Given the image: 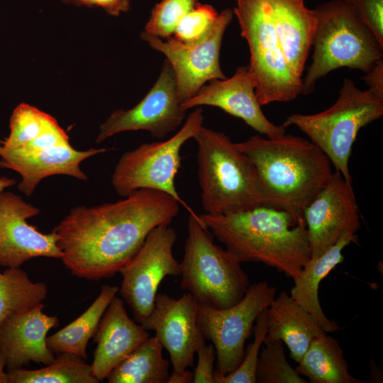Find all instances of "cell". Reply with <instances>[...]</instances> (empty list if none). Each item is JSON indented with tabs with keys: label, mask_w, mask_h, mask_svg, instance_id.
<instances>
[{
	"label": "cell",
	"mask_w": 383,
	"mask_h": 383,
	"mask_svg": "<svg viewBox=\"0 0 383 383\" xmlns=\"http://www.w3.org/2000/svg\"><path fill=\"white\" fill-rule=\"evenodd\" d=\"M179 203L156 190L138 189L123 199L70 210L53 231L61 260L75 277H113L138 253L155 228L170 225Z\"/></svg>",
	"instance_id": "cell-1"
},
{
	"label": "cell",
	"mask_w": 383,
	"mask_h": 383,
	"mask_svg": "<svg viewBox=\"0 0 383 383\" xmlns=\"http://www.w3.org/2000/svg\"><path fill=\"white\" fill-rule=\"evenodd\" d=\"M238 262H260L294 279L311 260L304 218L260 204L220 214L198 215Z\"/></svg>",
	"instance_id": "cell-2"
},
{
	"label": "cell",
	"mask_w": 383,
	"mask_h": 383,
	"mask_svg": "<svg viewBox=\"0 0 383 383\" xmlns=\"http://www.w3.org/2000/svg\"><path fill=\"white\" fill-rule=\"evenodd\" d=\"M236 145L255 169L264 204L284 209L298 218H304V209L333 173L326 155L301 137L253 135Z\"/></svg>",
	"instance_id": "cell-3"
},
{
	"label": "cell",
	"mask_w": 383,
	"mask_h": 383,
	"mask_svg": "<svg viewBox=\"0 0 383 383\" xmlns=\"http://www.w3.org/2000/svg\"><path fill=\"white\" fill-rule=\"evenodd\" d=\"M193 139L201 202L206 213L220 214L264 204L255 169L236 143L203 126Z\"/></svg>",
	"instance_id": "cell-4"
},
{
	"label": "cell",
	"mask_w": 383,
	"mask_h": 383,
	"mask_svg": "<svg viewBox=\"0 0 383 383\" xmlns=\"http://www.w3.org/2000/svg\"><path fill=\"white\" fill-rule=\"evenodd\" d=\"M313 11L316 18L313 53L302 79L301 94L313 92L318 80L338 68L366 73L383 60V47L344 0L321 3Z\"/></svg>",
	"instance_id": "cell-5"
},
{
	"label": "cell",
	"mask_w": 383,
	"mask_h": 383,
	"mask_svg": "<svg viewBox=\"0 0 383 383\" xmlns=\"http://www.w3.org/2000/svg\"><path fill=\"white\" fill-rule=\"evenodd\" d=\"M383 115V99L343 79L335 103L314 114L293 113L282 123L305 133L329 158L335 171L352 183L349 159L359 131Z\"/></svg>",
	"instance_id": "cell-6"
},
{
	"label": "cell",
	"mask_w": 383,
	"mask_h": 383,
	"mask_svg": "<svg viewBox=\"0 0 383 383\" xmlns=\"http://www.w3.org/2000/svg\"><path fill=\"white\" fill-rule=\"evenodd\" d=\"M240 264L213 243L198 214H189L180 262L182 290H187L198 304L217 309L231 307L243 298L250 285Z\"/></svg>",
	"instance_id": "cell-7"
},
{
	"label": "cell",
	"mask_w": 383,
	"mask_h": 383,
	"mask_svg": "<svg viewBox=\"0 0 383 383\" xmlns=\"http://www.w3.org/2000/svg\"><path fill=\"white\" fill-rule=\"evenodd\" d=\"M250 50L248 66L261 106L301 94L302 78L289 66L278 40L268 0H236L233 9Z\"/></svg>",
	"instance_id": "cell-8"
},
{
	"label": "cell",
	"mask_w": 383,
	"mask_h": 383,
	"mask_svg": "<svg viewBox=\"0 0 383 383\" xmlns=\"http://www.w3.org/2000/svg\"><path fill=\"white\" fill-rule=\"evenodd\" d=\"M203 110L191 112L181 128L169 139L144 143L123 153L111 176L116 192L125 197L138 189L164 192L176 199L189 214L197 215L181 198L175 186V177L181 167V149L203 126Z\"/></svg>",
	"instance_id": "cell-9"
},
{
	"label": "cell",
	"mask_w": 383,
	"mask_h": 383,
	"mask_svg": "<svg viewBox=\"0 0 383 383\" xmlns=\"http://www.w3.org/2000/svg\"><path fill=\"white\" fill-rule=\"evenodd\" d=\"M275 294L274 287L260 281L250 285L243 298L231 307L217 309L197 304L198 327L216 350L215 373L227 375L241 363L245 343L251 335L254 323L260 313L268 308Z\"/></svg>",
	"instance_id": "cell-10"
},
{
	"label": "cell",
	"mask_w": 383,
	"mask_h": 383,
	"mask_svg": "<svg viewBox=\"0 0 383 383\" xmlns=\"http://www.w3.org/2000/svg\"><path fill=\"white\" fill-rule=\"evenodd\" d=\"M233 16V9L223 10L207 35L195 43H184L173 37L164 41L144 30L140 33L145 42L166 57L182 103L195 95L206 82L226 78L221 68L220 51L223 35Z\"/></svg>",
	"instance_id": "cell-11"
},
{
	"label": "cell",
	"mask_w": 383,
	"mask_h": 383,
	"mask_svg": "<svg viewBox=\"0 0 383 383\" xmlns=\"http://www.w3.org/2000/svg\"><path fill=\"white\" fill-rule=\"evenodd\" d=\"M177 238L170 225L155 228L135 256L119 271L123 277L121 295L140 324L152 312L161 282L167 276L180 275V263L172 253Z\"/></svg>",
	"instance_id": "cell-12"
},
{
	"label": "cell",
	"mask_w": 383,
	"mask_h": 383,
	"mask_svg": "<svg viewBox=\"0 0 383 383\" xmlns=\"http://www.w3.org/2000/svg\"><path fill=\"white\" fill-rule=\"evenodd\" d=\"M181 104L173 70L165 60L148 93L133 108L112 113L100 126L96 143L131 131H146L152 137L162 139L176 131L184 121L186 111Z\"/></svg>",
	"instance_id": "cell-13"
},
{
	"label": "cell",
	"mask_w": 383,
	"mask_h": 383,
	"mask_svg": "<svg viewBox=\"0 0 383 383\" xmlns=\"http://www.w3.org/2000/svg\"><path fill=\"white\" fill-rule=\"evenodd\" d=\"M311 249L316 259L344 235L356 234L360 214L353 188L338 171L303 212Z\"/></svg>",
	"instance_id": "cell-14"
},
{
	"label": "cell",
	"mask_w": 383,
	"mask_h": 383,
	"mask_svg": "<svg viewBox=\"0 0 383 383\" xmlns=\"http://www.w3.org/2000/svg\"><path fill=\"white\" fill-rule=\"evenodd\" d=\"M39 213L38 208L18 195L4 191L0 194L1 266L20 267L38 257L61 258L55 233H43L27 223L28 218Z\"/></svg>",
	"instance_id": "cell-15"
},
{
	"label": "cell",
	"mask_w": 383,
	"mask_h": 383,
	"mask_svg": "<svg viewBox=\"0 0 383 383\" xmlns=\"http://www.w3.org/2000/svg\"><path fill=\"white\" fill-rule=\"evenodd\" d=\"M196 313L197 303L189 292L178 299L157 294L152 312L140 323L155 332L170 355L174 372L193 366L198 346L206 341L196 323Z\"/></svg>",
	"instance_id": "cell-16"
},
{
	"label": "cell",
	"mask_w": 383,
	"mask_h": 383,
	"mask_svg": "<svg viewBox=\"0 0 383 383\" xmlns=\"http://www.w3.org/2000/svg\"><path fill=\"white\" fill-rule=\"evenodd\" d=\"M201 106L219 108L242 119L247 125L267 138L286 133V128L270 121L261 109L253 79L248 66L238 67L230 78L215 79L204 84L190 99L183 101V111Z\"/></svg>",
	"instance_id": "cell-17"
},
{
	"label": "cell",
	"mask_w": 383,
	"mask_h": 383,
	"mask_svg": "<svg viewBox=\"0 0 383 383\" xmlns=\"http://www.w3.org/2000/svg\"><path fill=\"white\" fill-rule=\"evenodd\" d=\"M41 303L9 316L0 326V352L6 371L35 362L47 365L55 355L47 345L48 331L59 325L57 317L43 312Z\"/></svg>",
	"instance_id": "cell-18"
},
{
	"label": "cell",
	"mask_w": 383,
	"mask_h": 383,
	"mask_svg": "<svg viewBox=\"0 0 383 383\" xmlns=\"http://www.w3.org/2000/svg\"><path fill=\"white\" fill-rule=\"evenodd\" d=\"M149 337L141 324L128 315L123 300L114 296L105 310L93 336L96 348L91 367L99 382Z\"/></svg>",
	"instance_id": "cell-19"
},
{
	"label": "cell",
	"mask_w": 383,
	"mask_h": 383,
	"mask_svg": "<svg viewBox=\"0 0 383 383\" xmlns=\"http://www.w3.org/2000/svg\"><path fill=\"white\" fill-rule=\"evenodd\" d=\"M109 150L91 148L81 151L74 149L71 145L29 152L0 148V167L14 170L21 176L18 189L28 196L39 182L49 176L64 174L87 180V176L80 169V163Z\"/></svg>",
	"instance_id": "cell-20"
},
{
	"label": "cell",
	"mask_w": 383,
	"mask_h": 383,
	"mask_svg": "<svg viewBox=\"0 0 383 383\" xmlns=\"http://www.w3.org/2000/svg\"><path fill=\"white\" fill-rule=\"evenodd\" d=\"M284 56L296 76L302 78L316 27L313 9L304 0H268Z\"/></svg>",
	"instance_id": "cell-21"
},
{
	"label": "cell",
	"mask_w": 383,
	"mask_h": 383,
	"mask_svg": "<svg viewBox=\"0 0 383 383\" xmlns=\"http://www.w3.org/2000/svg\"><path fill=\"white\" fill-rule=\"evenodd\" d=\"M265 313L268 324L265 339L282 340L296 362L315 338L326 333L313 316L285 291L274 297Z\"/></svg>",
	"instance_id": "cell-22"
},
{
	"label": "cell",
	"mask_w": 383,
	"mask_h": 383,
	"mask_svg": "<svg viewBox=\"0 0 383 383\" xmlns=\"http://www.w3.org/2000/svg\"><path fill=\"white\" fill-rule=\"evenodd\" d=\"M357 235H344L335 245L316 259H311L294 279L290 296L307 311L326 333L340 329L337 322L330 320L324 313L318 299V288L321 281L338 264L343 262V249L351 243H356Z\"/></svg>",
	"instance_id": "cell-23"
},
{
	"label": "cell",
	"mask_w": 383,
	"mask_h": 383,
	"mask_svg": "<svg viewBox=\"0 0 383 383\" xmlns=\"http://www.w3.org/2000/svg\"><path fill=\"white\" fill-rule=\"evenodd\" d=\"M296 372L311 383H362L349 373L339 342L327 333L315 338L297 362Z\"/></svg>",
	"instance_id": "cell-24"
},
{
	"label": "cell",
	"mask_w": 383,
	"mask_h": 383,
	"mask_svg": "<svg viewBox=\"0 0 383 383\" xmlns=\"http://www.w3.org/2000/svg\"><path fill=\"white\" fill-rule=\"evenodd\" d=\"M119 291L116 286L104 284L96 299L78 318L47 337L49 349L55 354L67 353L87 360V348L94 335L108 305Z\"/></svg>",
	"instance_id": "cell-25"
},
{
	"label": "cell",
	"mask_w": 383,
	"mask_h": 383,
	"mask_svg": "<svg viewBox=\"0 0 383 383\" xmlns=\"http://www.w3.org/2000/svg\"><path fill=\"white\" fill-rule=\"evenodd\" d=\"M157 338L148 337L108 374L109 383H167L170 362Z\"/></svg>",
	"instance_id": "cell-26"
},
{
	"label": "cell",
	"mask_w": 383,
	"mask_h": 383,
	"mask_svg": "<svg viewBox=\"0 0 383 383\" xmlns=\"http://www.w3.org/2000/svg\"><path fill=\"white\" fill-rule=\"evenodd\" d=\"M67 353L55 355L53 361L36 370L23 367L7 372L8 383H98L91 365Z\"/></svg>",
	"instance_id": "cell-27"
},
{
	"label": "cell",
	"mask_w": 383,
	"mask_h": 383,
	"mask_svg": "<svg viewBox=\"0 0 383 383\" xmlns=\"http://www.w3.org/2000/svg\"><path fill=\"white\" fill-rule=\"evenodd\" d=\"M47 295V285L31 281L20 267L0 272V326L11 314L43 303Z\"/></svg>",
	"instance_id": "cell-28"
},
{
	"label": "cell",
	"mask_w": 383,
	"mask_h": 383,
	"mask_svg": "<svg viewBox=\"0 0 383 383\" xmlns=\"http://www.w3.org/2000/svg\"><path fill=\"white\" fill-rule=\"evenodd\" d=\"M57 121L48 113L26 104L18 105L10 119V133L0 140V148L10 150L32 141Z\"/></svg>",
	"instance_id": "cell-29"
},
{
	"label": "cell",
	"mask_w": 383,
	"mask_h": 383,
	"mask_svg": "<svg viewBox=\"0 0 383 383\" xmlns=\"http://www.w3.org/2000/svg\"><path fill=\"white\" fill-rule=\"evenodd\" d=\"M263 344L256 367V382H307L288 362L282 340L265 339Z\"/></svg>",
	"instance_id": "cell-30"
},
{
	"label": "cell",
	"mask_w": 383,
	"mask_h": 383,
	"mask_svg": "<svg viewBox=\"0 0 383 383\" xmlns=\"http://www.w3.org/2000/svg\"><path fill=\"white\" fill-rule=\"evenodd\" d=\"M253 326L254 340L245 350L241 363L227 375L215 373V383H256V367L260 350L267 333L268 324L265 310L260 313Z\"/></svg>",
	"instance_id": "cell-31"
},
{
	"label": "cell",
	"mask_w": 383,
	"mask_h": 383,
	"mask_svg": "<svg viewBox=\"0 0 383 383\" xmlns=\"http://www.w3.org/2000/svg\"><path fill=\"white\" fill-rule=\"evenodd\" d=\"M198 4V0H162L153 7L144 31L162 39L172 37L179 21Z\"/></svg>",
	"instance_id": "cell-32"
},
{
	"label": "cell",
	"mask_w": 383,
	"mask_h": 383,
	"mask_svg": "<svg viewBox=\"0 0 383 383\" xmlns=\"http://www.w3.org/2000/svg\"><path fill=\"white\" fill-rule=\"evenodd\" d=\"M218 16L212 6L199 3L179 21L173 38L184 43L197 42L207 35Z\"/></svg>",
	"instance_id": "cell-33"
},
{
	"label": "cell",
	"mask_w": 383,
	"mask_h": 383,
	"mask_svg": "<svg viewBox=\"0 0 383 383\" xmlns=\"http://www.w3.org/2000/svg\"><path fill=\"white\" fill-rule=\"evenodd\" d=\"M383 47V0H344Z\"/></svg>",
	"instance_id": "cell-34"
},
{
	"label": "cell",
	"mask_w": 383,
	"mask_h": 383,
	"mask_svg": "<svg viewBox=\"0 0 383 383\" xmlns=\"http://www.w3.org/2000/svg\"><path fill=\"white\" fill-rule=\"evenodd\" d=\"M196 353L198 361L194 372L193 382L215 383L213 366L216 353L213 345H206V341L202 342Z\"/></svg>",
	"instance_id": "cell-35"
},
{
	"label": "cell",
	"mask_w": 383,
	"mask_h": 383,
	"mask_svg": "<svg viewBox=\"0 0 383 383\" xmlns=\"http://www.w3.org/2000/svg\"><path fill=\"white\" fill-rule=\"evenodd\" d=\"M76 5L96 6L103 9L107 13L117 16L130 9V0H64Z\"/></svg>",
	"instance_id": "cell-36"
},
{
	"label": "cell",
	"mask_w": 383,
	"mask_h": 383,
	"mask_svg": "<svg viewBox=\"0 0 383 383\" xmlns=\"http://www.w3.org/2000/svg\"><path fill=\"white\" fill-rule=\"evenodd\" d=\"M362 79L366 82L367 89L375 96L383 99V60L377 62L365 73Z\"/></svg>",
	"instance_id": "cell-37"
},
{
	"label": "cell",
	"mask_w": 383,
	"mask_h": 383,
	"mask_svg": "<svg viewBox=\"0 0 383 383\" xmlns=\"http://www.w3.org/2000/svg\"><path fill=\"white\" fill-rule=\"evenodd\" d=\"M194 373L185 370L179 372H172L170 374L167 383H189L193 382Z\"/></svg>",
	"instance_id": "cell-38"
},
{
	"label": "cell",
	"mask_w": 383,
	"mask_h": 383,
	"mask_svg": "<svg viewBox=\"0 0 383 383\" xmlns=\"http://www.w3.org/2000/svg\"><path fill=\"white\" fill-rule=\"evenodd\" d=\"M6 360L0 352V383H8L7 372H5Z\"/></svg>",
	"instance_id": "cell-39"
},
{
	"label": "cell",
	"mask_w": 383,
	"mask_h": 383,
	"mask_svg": "<svg viewBox=\"0 0 383 383\" xmlns=\"http://www.w3.org/2000/svg\"><path fill=\"white\" fill-rule=\"evenodd\" d=\"M16 184V179L6 177H0V194L5 189L11 187Z\"/></svg>",
	"instance_id": "cell-40"
}]
</instances>
